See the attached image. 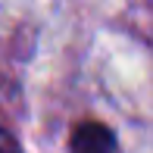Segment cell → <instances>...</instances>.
Here are the masks:
<instances>
[{
    "instance_id": "7a4b0ae2",
    "label": "cell",
    "mask_w": 153,
    "mask_h": 153,
    "mask_svg": "<svg viewBox=\"0 0 153 153\" xmlns=\"http://www.w3.org/2000/svg\"><path fill=\"white\" fill-rule=\"evenodd\" d=\"M0 153H25L22 144H19V137L13 134L6 125H0Z\"/></svg>"
},
{
    "instance_id": "6da1fadb",
    "label": "cell",
    "mask_w": 153,
    "mask_h": 153,
    "mask_svg": "<svg viewBox=\"0 0 153 153\" xmlns=\"http://www.w3.org/2000/svg\"><path fill=\"white\" fill-rule=\"evenodd\" d=\"M69 153H119V137L100 119H81L69 131Z\"/></svg>"
}]
</instances>
